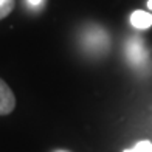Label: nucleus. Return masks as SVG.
<instances>
[{"label": "nucleus", "instance_id": "1", "mask_svg": "<svg viewBox=\"0 0 152 152\" xmlns=\"http://www.w3.org/2000/svg\"><path fill=\"white\" fill-rule=\"evenodd\" d=\"M16 107V98L8 84L0 78V116L10 115Z\"/></svg>", "mask_w": 152, "mask_h": 152}, {"label": "nucleus", "instance_id": "2", "mask_svg": "<svg viewBox=\"0 0 152 152\" xmlns=\"http://www.w3.org/2000/svg\"><path fill=\"white\" fill-rule=\"evenodd\" d=\"M126 53H127L129 61L132 62L134 65H143L148 59V51H146V48H144V45L141 44L140 39L130 40L127 44Z\"/></svg>", "mask_w": 152, "mask_h": 152}, {"label": "nucleus", "instance_id": "3", "mask_svg": "<svg viewBox=\"0 0 152 152\" xmlns=\"http://www.w3.org/2000/svg\"><path fill=\"white\" fill-rule=\"evenodd\" d=\"M130 23L138 30H146L152 25V14L146 11H141V10L134 11L132 16H130Z\"/></svg>", "mask_w": 152, "mask_h": 152}, {"label": "nucleus", "instance_id": "4", "mask_svg": "<svg viewBox=\"0 0 152 152\" xmlns=\"http://www.w3.org/2000/svg\"><path fill=\"white\" fill-rule=\"evenodd\" d=\"M123 152H152V143L148 140H143V141H138L134 148L126 149Z\"/></svg>", "mask_w": 152, "mask_h": 152}, {"label": "nucleus", "instance_id": "5", "mask_svg": "<svg viewBox=\"0 0 152 152\" xmlns=\"http://www.w3.org/2000/svg\"><path fill=\"white\" fill-rule=\"evenodd\" d=\"M14 10V0H0V20Z\"/></svg>", "mask_w": 152, "mask_h": 152}, {"label": "nucleus", "instance_id": "6", "mask_svg": "<svg viewBox=\"0 0 152 152\" xmlns=\"http://www.w3.org/2000/svg\"><path fill=\"white\" fill-rule=\"evenodd\" d=\"M26 2H28L30 6H39L40 3L44 2V0H26Z\"/></svg>", "mask_w": 152, "mask_h": 152}, {"label": "nucleus", "instance_id": "7", "mask_svg": "<svg viewBox=\"0 0 152 152\" xmlns=\"http://www.w3.org/2000/svg\"><path fill=\"white\" fill-rule=\"evenodd\" d=\"M148 8L152 11V0H148Z\"/></svg>", "mask_w": 152, "mask_h": 152}]
</instances>
